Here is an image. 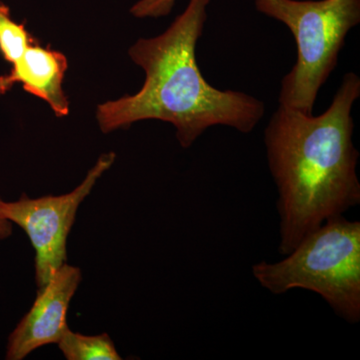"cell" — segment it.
Wrapping results in <instances>:
<instances>
[{
    "mask_svg": "<svg viewBox=\"0 0 360 360\" xmlns=\"http://www.w3.org/2000/svg\"><path fill=\"white\" fill-rule=\"evenodd\" d=\"M255 279L274 295L295 288L314 291L338 316L360 319V222L333 217L276 264L253 265Z\"/></svg>",
    "mask_w": 360,
    "mask_h": 360,
    "instance_id": "3957f363",
    "label": "cell"
},
{
    "mask_svg": "<svg viewBox=\"0 0 360 360\" xmlns=\"http://www.w3.org/2000/svg\"><path fill=\"white\" fill-rule=\"evenodd\" d=\"M359 96L360 78L348 72L322 115L279 105L270 118L264 142L279 193L281 255L290 253L326 220L360 203L352 115Z\"/></svg>",
    "mask_w": 360,
    "mask_h": 360,
    "instance_id": "6da1fadb",
    "label": "cell"
},
{
    "mask_svg": "<svg viewBox=\"0 0 360 360\" xmlns=\"http://www.w3.org/2000/svg\"><path fill=\"white\" fill-rule=\"evenodd\" d=\"M56 345L68 360L122 359L108 333L84 335L68 328Z\"/></svg>",
    "mask_w": 360,
    "mask_h": 360,
    "instance_id": "ba28073f",
    "label": "cell"
},
{
    "mask_svg": "<svg viewBox=\"0 0 360 360\" xmlns=\"http://www.w3.org/2000/svg\"><path fill=\"white\" fill-rule=\"evenodd\" d=\"M82 279L78 267L65 264L39 288L32 307L9 335L7 360L25 359L37 348L58 342L70 328L68 309Z\"/></svg>",
    "mask_w": 360,
    "mask_h": 360,
    "instance_id": "8992f818",
    "label": "cell"
},
{
    "mask_svg": "<svg viewBox=\"0 0 360 360\" xmlns=\"http://www.w3.org/2000/svg\"><path fill=\"white\" fill-rule=\"evenodd\" d=\"M68 68L65 54L41 46L35 40L11 71L0 75V94H6L15 84H22L26 92L47 103L58 117H65L70 113V101L63 87Z\"/></svg>",
    "mask_w": 360,
    "mask_h": 360,
    "instance_id": "52a82bcc",
    "label": "cell"
},
{
    "mask_svg": "<svg viewBox=\"0 0 360 360\" xmlns=\"http://www.w3.org/2000/svg\"><path fill=\"white\" fill-rule=\"evenodd\" d=\"M115 153H103L90 168L84 181L70 193L20 200L4 203V212L13 224L27 234L34 250L35 281L44 286L68 260V238L78 208L96 182L115 163Z\"/></svg>",
    "mask_w": 360,
    "mask_h": 360,
    "instance_id": "5b68a950",
    "label": "cell"
},
{
    "mask_svg": "<svg viewBox=\"0 0 360 360\" xmlns=\"http://www.w3.org/2000/svg\"><path fill=\"white\" fill-rule=\"evenodd\" d=\"M35 40L23 23L13 20L9 7L0 2V53L4 60L13 65Z\"/></svg>",
    "mask_w": 360,
    "mask_h": 360,
    "instance_id": "9c48e42d",
    "label": "cell"
},
{
    "mask_svg": "<svg viewBox=\"0 0 360 360\" xmlns=\"http://www.w3.org/2000/svg\"><path fill=\"white\" fill-rule=\"evenodd\" d=\"M176 0H139L130 8L136 18H160L172 13Z\"/></svg>",
    "mask_w": 360,
    "mask_h": 360,
    "instance_id": "30bf717a",
    "label": "cell"
},
{
    "mask_svg": "<svg viewBox=\"0 0 360 360\" xmlns=\"http://www.w3.org/2000/svg\"><path fill=\"white\" fill-rule=\"evenodd\" d=\"M255 8L288 26L297 47L295 65L281 82L279 105L312 115L348 32L359 25L360 0H255Z\"/></svg>",
    "mask_w": 360,
    "mask_h": 360,
    "instance_id": "277c9868",
    "label": "cell"
},
{
    "mask_svg": "<svg viewBox=\"0 0 360 360\" xmlns=\"http://www.w3.org/2000/svg\"><path fill=\"white\" fill-rule=\"evenodd\" d=\"M210 0H189L186 11L165 32L139 39L129 51L146 73L141 90L106 101L96 108L103 134L134 122L156 120L176 129L184 148L217 125L250 134L264 117L265 106L245 92L215 89L206 82L196 60V45L205 30Z\"/></svg>",
    "mask_w": 360,
    "mask_h": 360,
    "instance_id": "7a4b0ae2",
    "label": "cell"
},
{
    "mask_svg": "<svg viewBox=\"0 0 360 360\" xmlns=\"http://www.w3.org/2000/svg\"><path fill=\"white\" fill-rule=\"evenodd\" d=\"M4 200L0 198V240L8 238L13 234V222L6 219L4 212Z\"/></svg>",
    "mask_w": 360,
    "mask_h": 360,
    "instance_id": "8fae6325",
    "label": "cell"
}]
</instances>
